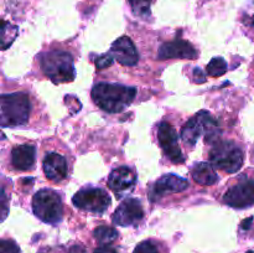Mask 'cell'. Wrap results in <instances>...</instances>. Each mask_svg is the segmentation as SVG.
<instances>
[{
	"instance_id": "cell-22",
	"label": "cell",
	"mask_w": 254,
	"mask_h": 253,
	"mask_svg": "<svg viewBox=\"0 0 254 253\" xmlns=\"http://www.w3.org/2000/svg\"><path fill=\"white\" fill-rule=\"evenodd\" d=\"M1 36H2V49L5 50L12 44L15 37L17 36V27L14 26V25L7 24L6 21H2Z\"/></svg>"
},
{
	"instance_id": "cell-33",
	"label": "cell",
	"mask_w": 254,
	"mask_h": 253,
	"mask_svg": "<svg viewBox=\"0 0 254 253\" xmlns=\"http://www.w3.org/2000/svg\"><path fill=\"white\" fill-rule=\"evenodd\" d=\"M247 253H254V252H252V251H250V252H247Z\"/></svg>"
},
{
	"instance_id": "cell-5",
	"label": "cell",
	"mask_w": 254,
	"mask_h": 253,
	"mask_svg": "<svg viewBox=\"0 0 254 253\" xmlns=\"http://www.w3.org/2000/svg\"><path fill=\"white\" fill-rule=\"evenodd\" d=\"M32 211L42 222L56 225L62 218L61 196L49 189L37 191L32 197Z\"/></svg>"
},
{
	"instance_id": "cell-9",
	"label": "cell",
	"mask_w": 254,
	"mask_h": 253,
	"mask_svg": "<svg viewBox=\"0 0 254 253\" xmlns=\"http://www.w3.org/2000/svg\"><path fill=\"white\" fill-rule=\"evenodd\" d=\"M144 217V210L140 201L128 197L117 207L113 213V222L122 227L136 226Z\"/></svg>"
},
{
	"instance_id": "cell-32",
	"label": "cell",
	"mask_w": 254,
	"mask_h": 253,
	"mask_svg": "<svg viewBox=\"0 0 254 253\" xmlns=\"http://www.w3.org/2000/svg\"><path fill=\"white\" fill-rule=\"evenodd\" d=\"M252 155H253V159H254V148H253V151H252Z\"/></svg>"
},
{
	"instance_id": "cell-20",
	"label": "cell",
	"mask_w": 254,
	"mask_h": 253,
	"mask_svg": "<svg viewBox=\"0 0 254 253\" xmlns=\"http://www.w3.org/2000/svg\"><path fill=\"white\" fill-rule=\"evenodd\" d=\"M227 72V62L222 57H213L207 64V74L210 77H220Z\"/></svg>"
},
{
	"instance_id": "cell-12",
	"label": "cell",
	"mask_w": 254,
	"mask_h": 253,
	"mask_svg": "<svg viewBox=\"0 0 254 253\" xmlns=\"http://www.w3.org/2000/svg\"><path fill=\"white\" fill-rule=\"evenodd\" d=\"M111 54L123 66H134L139 61V54L128 36H122L112 44Z\"/></svg>"
},
{
	"instance_id": "cell-2",
	"label": "cell",
	"mask_w": 254,
	"mask_h": 253,
	"mask_svg": "<svg viewBox=\"0 0 254 253\" xmlns=\"http://www.w3.org/2000/svg\"><path fill=\"white\" fill-rule=\"evenodd\" d=\"M39 61L42 72L55 84L72 82L76 77L73 59L68 52L59 50L44 52L39 56Z\"/></svg>"
},
{
	"instance_id": "cell-27",
	"label": "cell",
	"mask_w": 254,
	"mask_h": 253,
	"mask_svg": "<svg viewBox=\"0 0 254 253\" xmlns=\"http://www.w3.org/2000/svg\"><path fill=\"white\" fill-rule=\"evenodd\" d=\"M193 77H195V82L196 83H203L206 81V78L203 77L202 71L200 68H195L193 69Z\"/></svg>"
},
{
	"instance_id": "cell-3",
	"label": "cell",
	"mask_w": 254,
	"mask_h": 253,
	"mask_svg": "<svg viewBox=\"0 0 254 253\" xmlns=\"http://www.w3.org/2000/svg\"><path fill=\"white\" fill-rule=\"evenodd\" d=\"M210 163L215 168L226 171L228 174H235L242 168L245 161V154L242 149L236 143L230 140L217 141L208 154Z\"/></svg>"
},
{
	"instance_id": "cell-17",
	"label": "cell",
	"mask_w": 254,
	"mask_h": 253,
	"mask_svg": "<svg viewBox=\"0 0 254 253\" xmlns=\"http://www.w3.org/2000/svg\"><path fill=\"white\" fill-rule=\"evenodd\" d=\"M193 180L203 186H211L218 181V176L216 174L213 165L211 163H197L193 165L192 170Z\"/></svg>"
},
{
	"instance_id": "cell-7",
	"label": "cell",
	"mask_w": 254,
	"mask_h": 253,
	"mask_svg": "<svg viewBox=\"0 0 254 253\" xmlns=\"http://www.w3.org/2000/svg\"><path fill=\"white\" fill-rule=\"evenodd\" d=\"M223 201L233 208H246L254 205V179L242 176L231 186L223 196Z\"/></svg>"
},
{
	"instance_id": "cell-15",
	"label": "cell",
	"mask_w": 254,
	"mask_h": 253,
	"mask_svg": "<svg viewBox=\"0 0 254 253\" xmlns=\"http://www.w3.org/2000/svg\"><path fill=\"white\" fill-rule=\"evenodd\" d=\"M36 159V148L31 144L16 145L11 150V165L16 170L27 171L34 169Z\"/></svg>"
},
{
	"instance_id": "cell-28",
	"label": "cell",
	"mask_w": 254,
	"mask_h": 253,
	"mask_svg": "<svg viewBox=\"0 0 254 253\" xmlns=\"http://www.w3.org/2000/svg\"><path fill=\"white\" fill-rule=\"evenodd\" d=\"M68 253H87V251L83 246L76 245V246H73V247L69 248Z\"/></svg>"
},
{
	"instance_id": "cell-24",
	"label": "cell",
	"mask_w": 254,
	"mask_h": 253,
	"mask_svg": "<svg viewBox=\"0 0 254 253\" xmlns=\"http://www.w3.org/2000/svg\"><path fill=\"white\" fill-rule=\"evenodd\" d=\"M133 253H159V250L151 241H144L136 246Z\"/></svg>"
},
{
	"instance_id": "cell-25",
	"label": "cell",
	"mask_w": 254,
	"mask_h": 253,
	"mask_svg": "<svg viewBox=\"0 0 254 253\" xmlns=\"http://www.w3.org/2000/svg\"><path fill=\"white\" fill-rule=\"evenodd\" d=\"M0 253H20V248L14 241L2 240L0 243Z\"/></svg>"
},
{
	"instance_id": "cell-4",
	"label": "cell",
	"mask_w": 254,
	"mask_h": 253,
	"mask_svg": "<svg viewBox=\"0 0 254 253\" xmlns=\"http://www.w3.org/2000/svg\"><path fill=\"white\" fill-rule=\"evenodd\" d=\"M0 108L2 126H22L30 116V99L27 94L21 92L2 94Z\"/></svg>"
},
{
	"instance_id": "cell-18",
	"label": "cell",
	"mask_w": 254,
	"mask_h": 253,
	"mask_svg": "<svg viewBox=\"0 0 254 253\" xmlns=\"http://www.w3.org/2000/svg\"><path fill=\"white\" fill-rule=\"evenodd\" d=\"M181 139L185 143V145L188 146H195V144L197 143L198 138L202 135V131H201L200 124H198L197 118L196 117H192L191 119H189L186 122L185 126L181 129Z\"/></svg>"
},
{
	"instance_id": "cell-29",
	"label": "cell",
	"mask_w": 254,
	"mask_h": 253,
	"mask_svg": "<svg viewBox=\"0 0 254 253\" xmlns=\"http://www.w3.org/2000/svg\"><path fill=\"white\" fill-rule=\"evenodd\" d=\"M1 206H2V218L5 217L7 212V206H6V195H5V191H1Z\"/></svg>"
},
{
	"instance_id": "cell-10",
	"label": "cell",
	"mask_w": 254,
	"mask_h": 253,
	"mask_svg": "<svg viewBox=\"0 0 254 253\" xmlns=\"http://www.w3.org/2000/svg\"><path fill=\"white\" fill-rule=\"evenodd\" d=\"M136 183V176L128 166H119L114 169L108 178V186L118 198L129 195Z\"/></svg>"
},
{
	"instance_id": "cell-23",
	"label": "cell",
	"mask_w": 254,
	"mask_h": 253,
	"mask_svg": "<svg viewBox=\"0 0 254 253\" xmlns=\"http://www.w3.org/2000/svg\"><path fill=\"white\" fill-rule=\"evenodd\" d=\"M114 61V57L112 54H103L101 55L99 57H97L94 63H96V67L98 69H104V68H108L113 64Z\"/></svg>"
},
{
	"instance_id": "cell-19",
	"label": "cell",
	"mask_w": 254,
	"mask_h": 253,
	"mask_svg": "<svg viewBox=\"0 0 254 253\" xmlns=\"http://www.w3.org/2000/svg\"><path fill=\"white\" fill-rule=\"evenodd\" d=\"M93 236L99 245L107 246L117 240L118 232H117L116 228L109 227V226H99V227H97L94 230Z\"/></svg>"
},
{
	"instance_id": "cell-14",
	"label": "cell",
	"mask_w": 254,
	"mask_h": 253,
	"mask_svg": "<svg viewBox=\"0 0 254 253\" xmlns=\"http://www.w3.org/2000/svg\"><path fill=\"white\" fill-rule=\"evenodd\" d=\"M44 173L49 180L54 183H60L67 178L68 165L64 155L59 153H49L42 161Z\"/></svg>"
},
{
	"instance_id": "cell-21",
	"label": "cell",
	"mask_w": 254,
	"mask_h": 253,
	"mask_svg": "<svg viewBox=\"0 0 254 253\" xmlns=\"http://www.w3.org/2000/svg\"><path fill=\"white\" fill-rule=\"evenodd\" d=\"M134 15L140 17H148L150 15L151 0H128Z\"/></svg>"
},
{
	"instance_id": "cell-16",
	"label": "cell",
	"mask_w": 254,
	"mask_h": 253,
	"mask_svg": "<svg viewBox=\"0 0 254 253\" xmlns=\"http://www.w3.org/2000/svg\"><path fill=\"white\" fill-rule=\"evenodd\" d=\"M195 117L200 124L202 135H205L206 143H216L220 135V126L217 121L206 111H200Z\"/></svg>"
},
{
	"instance_id": "cell-8",
	"label": "cell",
	"mask_w": 254,
	"mask_h": 253,
	"mask_svg": "<svg viewBox=\"0 0 254 253\" xmlns=\"http://www.w3.org/2000/svg\"><path fill=\"white\" fill-rule=\"evenodd\" d=\"M158 140L164 154L174 164H183L184 158L179 146V134L171 124L161 122L158 126Z\"/></svg>"
},
{
	"instance_id": "cell-1",
	"label": "cell",
	"mask_w": 254,
	"mask_h": 253,
	"mask_svg": "<svg viewBox=\"0 0 254 253\" xmlns=\"http://www.w3.org/2000/svg\"><path fill=\"white\" fill-rule=\"evenodd\" d=\"M136 96V88L118 83L96 84L92 88V99L94 103L108 113H119L130 106Z\"/></svg>"
},
{
	"instance_id": "cell-11",
	"label": "cell",
	"mask_w": 254,
	"mask_h": 253,
	"mask_svg": "<svg viewBox=\"0 0 254 253\" xmlns=\"http://www.w3.org/2000/svg\"><path fill=\"white\" fill-rule=\"evenodd\" d=\"M188 188L189 181L186 179L175 175V174H168L156 180V183L151 188L149 197L151 201H155V197H161L168 193L183 192Z\"/></svg>"
},
{
	"instance_id": "cell-26",
	"label": "cell",
	"mask_w": 254,
	"mask_h": 253,
	"mask_svg": "<svg viewBox=\"0 0 254 253\" xmlns=\"http://www.w3.org/2000/svg\"><path fill=\"white\" fill-rule=\"evenodd\" d=\"M243 22H245L247 26L250 27H254V9L252 11L247 12V14L245 15V19H243Z\"/></svg>"
},
{
	"instance_id": "cell-13",
	"label": "cell",
	"mask_w": 254,
	"mask_h": 253,
	"mask_svg": "<svg viewBox=\"0 0 254 253\" xmlns=\"http://www.w3.org/2000/svg\"><path fill=\"white\" fill-rule=\"evenodd\" d=\"M159 59H197L198 52L195 47L188 41L184 40H175V41L163 44L159 49Z\"/></svg>"
},
{
	"instance_id": "cell-6",
	"label": "cell",
	"mask_w": 254,
	"mask_h": 253,
	"mask_svg": "<svg viewBox=\"0 0 254 253\" xmlns=\"http://www.w3.org/2000/svg\"><path fill=\"white\" fill-rule=\"evenodd\" d=\"M72 202L77 208L93 213H103L111 205L112 200L107 191L99 188H83L74 193Z\"/></svg>"
},
{
	"instance_id": "cell-30",
	"label": "cell",
	"mask_w": 254,
	"mask_h": 253,
	"mask_svg": "<svg viewBox=\"0 0 254 253\" xmlns=\"http://www.w3.org/2000/svg\"><path fill=\"white\" fill-rule=\"evenodd\" d=\"M94 253H117L113 248H109L107 246H103V247H99L94 251Z\"/></svg>"
},
{
	"instance_id": "cell-31",
	"label": "cell",
	"mask_w": 254,
	"mask_h": 253,
	"mask_svg": "<svg viewBox=\"0 0 254 253\" xmlns=\"http://www.w3.org/2000/svg\"><path fill=\"white\" fill-rule=\"evenodd\" d=\"M252 221H253V217L247 218V220L243 221V222H242V228H245V230L250 228V226H251V223H252Z\"/></svg>"
}]
</instances>
